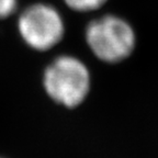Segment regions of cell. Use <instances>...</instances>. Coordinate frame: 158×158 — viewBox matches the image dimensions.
<instances>
[{"mask_svg": "<svg viewBox=\"0 0 158 158\" xmlns=\"http://www.w3.org/2000/svg\"><path fill=\"white\" fill-rule=\"evenodd\" d=\"M43 84L47 94L55 102L66 108H75L88 96L90 74L80 59L63 55L45 69Z\"/></svg>", "mask_w": 158, "mask_h": 158, "instance_id": "cell-1", "label": "cell"}, {"mask_svg": "<svg viewBox=\"0 0 158 158\" xmlns=\"http://www.w3.org/2000/svg\"><path fill=\"white\" fill-rule=\"evenodd\" d=\"M85 35L91 52L106 63L121 62L131 55L135 46L132 27L115 15H104L91 21Z\"/></svg>", "mask_w": 158, "mask_h": 158, "instance_id": "cell-2", "label": "cell"}, {"mask_svg": "<svg viewBox=\"0 0 158 158\" xmlns=\"http://www.w3.org/2000/svg\"><path fill=\"white\" fill-rule=\"evenodd\" d=\"M18 27L24 42L37 51H47L58 44L65 30L60 13L46 3L27 7L20 15Z\"/></svg>", "mask_w": 158, "mask_h": 158, "instance_id": "cell-3", "label": "cell"}, {"mask_svg": "<svg viewBox=\"0 0 158 158\" xmlns=\"http://www.w3.org/2000/svg\"><path fill=\"white\" fill-rule=\"evenodd\" d=\"M64 1L70 9L79 12L92 11L106 2V0H64Z\"/></svg>", "mask_w": 158, "mask_h": 158, "instance_id": "cell-4", "label": "cell"}, {"mask_svg": "<svg viewBox=\"0 0 158 158\" xmlns=\"http://www.w3.org/2000/svg\"><path fill=\"white\" fill-rule=\"evenodd\" d=\"M19 0H0V19L11 15L18 7Z\"/></svg>", "mask_w": 158, "mask_h": 158, "instance_id": "cell-5", "label": "cell"}, {"mask_svg": "<svg viewBox=\"0 0 158 158\" xmlns=\"http://www.w3.org/2000/svg\"><path fill=\"white\" fill-rule=\"evenodd\" d=\"M0 158H1V157H0Z\"/></svg>", "mask_w": 158, "mask_h": 158, "instance_id": "cell-6", "label": "cell"}]
</instances>
